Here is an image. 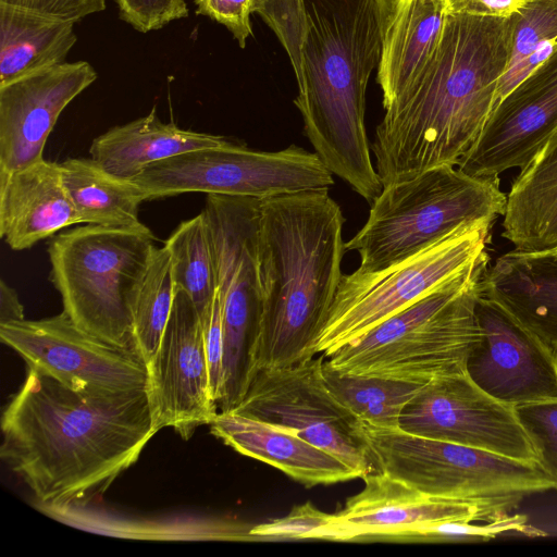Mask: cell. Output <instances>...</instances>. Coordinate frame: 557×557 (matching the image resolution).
<instances>
[{"label":"cell","mask_w":557,"mask_h":557,"mask_svg":"<svg viewBox=\"0 0 557 557\" xmlns=\"http://www.w3.org/2000/svg\"><path fill=\"white\" fill-rule=\"evenodd\" d=\"M391 0H265L257 12L294 69V103L314 152L372 203L383 189L372 163L366 91L381 58Z\"/></svg>","instance_id":"1"},{"label":"cell","mask_w":557,"mask_h":557,"mask_svg":"<svg viewBox=\"0 0 557 557\" xmlns=\"http://www.w3.org/2000/svg\"><path fill=\"white\" fill-rule=\"evenodd\" d=\"M1 430V459L51 509L104 491L158 433L147 391L86 394L32 369Z\"/></svg>","instance_id":"2"},{"label":"cell","mask_w":557,"mask_h":557,"mask_svg":"<svg viewBox=\"0 0 557 557\" xmlns=\"http://www.w3.org/2000/svg\"><path fill=\"white\" fill-rule=\"evenodd\" d=\"M508 17L447 14L419 74L384 108L371 151L383 187L457 166L495 108L511 50Z\"/></svg>","instance_id":"3"},{"label":"cell","mask_w":557,"mask_h":557,"mask_svg":"<svg viewBox=\"0 0 557 557\" xmlns=\"http://www.w3.org/2000/svg\"><path fill=\"white\" fill-rule=\"evenodd\" d=\"M344 223L342 209L329 190L260 200L262 317L253 372L314 357L313 343L344 275Z\"/></svg>","instance_id":"4"},{"label":"cell","mask_w":557,"mask_h":557,"mask_svg":"<svg viewBox=\"0 0 557 557\" xmlns=\"http://www.w3.org/2000/svg\"><path fill=\"white\" fill-rule=\"evenodd\" d=\"M488 265L485 251L463 271L323 356L342 373L420 385L466 373L468 356L480 338L475 302Z\"/></svg>","instance_id":"5"},{"label":"cell","mask_w":557,"mask_h":557,"mask_svg":"<svg viewBox=\"0 0 557 557\" xmlns=\"http://www.w3.org/2000/svg\"><path fill=\"white\" fill-rule=\"evenodd\" d=\"M507 194L498 176L471 175L455 165L430 169L383 187L358 233L345 243L360 257L355 270H387L424 250L458 227L504 216Z\"/></svg>","instance_id":"6"},{"label":"cell","mask_w":557,"mask_h":557,"mask_svg":"<svg viewBox=\"0 0 557 557\" xmlns=\"http://www.w3.org/2000/svg\"><path fill=\"white\" fill-rule=\"evenodd\" d=\"M154 239L145 224H86L51 240V281L62 297L63 311L76 325L110 344L136 349L132 304Z\"/></svg>","instance_id":"7"},{"label":"cell","mask_w":557,"mask_h":557,"mask_svg":"<svg viewBox=\"0 0 557 557\" xmlns=\"http://www.w3.org/2000/svg\"><path fill=\"white\" fill-rule=\"evenodd\" d=\"M374 471L428 495L481 499L554 488L537 462L457 443L362 424Z\"/></svg>","instance_id":"8"},{"label":"cell","mask_w":557,"mask_h":557,"mask_svg":"<svg viewBox=\"0 0 557 557\" xmlns=\"http://www.w3.org/2000/svg\"><path fill=\"white\" fill-rule=\"evenodd\" d=\"M131 181L146 200L196 191L262 200L334 185L333 174L315 152L296 145L260 151L228 139L153 163Z\"/></svg>","instance_id":"9"},{"label":"cell","mask_w":557,"mask_h":557,"mask_svg":"<svg viewBox=\"0 0 557 557\" xmlns=\"http://www.w3.org/2000/svg\"><path fill=\"white\" fill-rule=\"evenodd\" d=\"M493 223L466 224L407 260L381 272L343 275L327 319L312 346L327 355L363 335L486 250Z\"/></svg>","instance_id":"10"},{"label":"cell","mask_w":557,"mask_h":557,"mask_svg":"<svg viewBox=\"0 0 557 557\" xmlns=\"http://www.w3.org/2000/svg\"><path fill=\"white\" fill-rule=\"evenodd\" d=\"M323 358L255 371L233 411L296 432L362 478L374 471L362 424L325 385Z\"/></svg>","instance_id":"11"},{"label":"cell","mask_w":557,"mask_h":557,"mask_svg":"<svg viewBox=\"0 0 557 557\" xmlns=\"http://www.w3.org/2000/svg\"><path fill=\"white\" fill-rule=\"evenodd\" d=\"M0 338L28 369L75 391H147L148 369L136 349L110 344L84 331L64 311L46 319L0 324Z\"/></svg>","instance_id":"12"},{"label":"cell","mask_w":557,"mask_h":557,"mask_svg":"<svg viewBox=\"0 0 557 557\" xmlns=\"http://www.w3.org/2000/svg\"><path fill=\"white\" fill-rule=\"evenodd\" d=\"M364 487L331 513L311 540H414L426 527L446 521L490 522L518 506L524 496L481 499L428 495L380 471L361 478Z\"/></svg>","instance_id":"13"},{"label":"cell","mask_w":557,"mask_h":557,"mask_svg":"<svg viewBox=\"0 0 557 557\" xmlns=\"http://www.w3.org/2000/svg\"><path fill=\"white\" fill-rule=\"evenodd\" d=\"M398 428L413 435L537 462L513 407L486 394L467 373L440 376L421 385L403 408Z\"/></svg>","instance_id":"14"},{"label":"cell","mask_w":557,"mask_h":557,"mask_svg":"<svg viewBox=\"0 0 557 557\" xmlns=\"http://www.w3.org/2000/svg\"><path fill=\"white\" fill-rule=\"evenodd\" d=\"M202 214L215 264L223 339L232 348L245 349L257 342L262 317L260 200L208 195Z\"/></svg>","instance_id":"15"},{"label":"cell","mask_w":557,"mask_h":557,"mask_svg":"<svg viewBox=\"0 0 557 557\" xmlns=\"http://www.w3.org/2000/svg\"><path fill=\"white\" fill-rule=\"evenodd\" d=\"M147 395L156 430L172 428L184 440L219 412L211 395L200 317L183 289H176L159 349L148 366Z\"/></svg>","instance_id":"16"},{"label":"cell","mask_w":557,"mask_h":557,"mask_svg":"<svg viewBox=\"0 0 557 557\" xmlns=\"http://www.w3.org/2000/svg\"><path fill=\"white\" fill-rule=\"evenodd\" d=\"M475 317L480 338L466 364L472 382L511 407L557 398V358L549 349L481 289Z\"/></svg>","instance_id":"17"},{"label":"cell","mask_w":557,"mask_h":557,"mask_svg":"<svg viewBox=\"0 0 557 557\" xmlns=\"http://www.w3.org/2000/svg\"><path fill=\"white\" fill-rule=\"evenodd\" d=\"M557 128V45L493 110L457 168L475 176L522 169Z\"/></svg>","instance_id":"18"},{"label":"cell","mask_w":557,"mask_h":557,"mask_svg":"<svg viewBox=\"0 0 557 557\" xmlns=\"http://www.w3.org/2000/svg\"><path fill=\"white\" fill-rule=\"evenodd\" d=\"M97 78L87 61L64 62L0 86V171L44 159L64 108Z\"/></svg>","instance_id":"19"},{"label":"cell","mask_w":557,"mask_h":557,"mask_svg":"<svg viewBox=\"0 0 557 557\" xmlns=\"http://www.w3.org/2000/svg\"><path fill=\"white\" fill-rule=\"evenodd\" d=\"M78 223L60 163L42 159L15 171H0V235L13 250L30 248Z\"/></svg>","instance_id":"20"},{"label":"cell","mask_w":557,"mask_h":557,"mask_svg":"<svg viewBox=\"0 0 557 557\" xmlns=\"http://www.w3.org/2000/svg\"><path fill=\"white\" fill-rule=\"evenodd\" d=\"M209 425L215 437L237 453L271 465L308 487L358 478L339 458L292 430L234 411L218 412Z\"/></svg>","instance_id":"21"},{"label":"cell","mask_w":557,"mask_h":557,"mask_svg":"<svg viewBox=\"0 0 557 557\" xmlns=\"http://www.w3.org/2000/svg\"><path fill=\"white\" fill-rule=\"evenodd\" d=\"M481 292L507 309L557 358V256L508 251L488 265Z\"/></svg>","instance_id":"22"},{"label":"cell","mask_w":557,"mask_h":557,"mask_svg":"<svg viewBox=\"0 0 557 557\" xmlns=\"http://www.w3.org/2000/svg\"><path fill=\"white\" fill-rule=\"evenodd\" d=\"M502 236L517 250L550 251L557 246V128L512 182Z\"/></svg>","instance_id":"23"},{"label":"cell","mask_w":557,"mask_h":557,"mask_svg":"<svg viewBox=\"0 0 557 557\" xmlns=\"http://www.w3.org/2000/svg\"><path fill=\"white\" fill-rule=\"evenodd\" d=\"M227 139L223 136L163 123L152 110L146 116L114 126L96 137L89 152L102 169L131 181L153 163L189 150L220 146Z\"/></svg>","instance_id":"24"},{"label":"cell","mask_w":557,"mask_h":557,"mask_svg":"<svg viewBox=\"0 0 557 557\" xmlns=\"http://www.w3.org/2000/svg\"><path fill=\"white\" fill-rule=\"evenodd\" d=\"M446 15L444 1L391 0L376 79L383 107L424 66L438 41Z\"/></svg>","instance_id":"25"},{"label":"cell","mask_w":557,"mask_h":557,"mask_svg":"<svg viewBox=\"0 0 557 557\" xmlns=\"http://www.w3.org/2000/svg\"><path fill=\"white\" fill-rule=\"evenodd\" d=\"M75 22L0 2V86L65 62Z\"/></svg>","instance_id":"26"},{"label":"cell","mask_w":557,"mask_h":557,"mask_svg":"<svg viewBox=\"0 0 557 557\" xmlns=\"http://www.w3.org/2000/svg\"><path fill=\"white\" fill-rule=\"evenodd\" d=\"M60 168L79 223L106 227L143 225L138 209L146 199L135 183L109 173L91 158H71Z\"/></svg>","instance_id":"27"},{"label":"cell","mask_w":557,"mask_h":557,"mask_svg":"<svg viewBox=\"0 0 557 557\" xmlns=\"http://www.w3.org/2000/svg\"><path fill=\"white\" fill-rule=\"evenodd\" d=\"M322 375L334 397L363 425L381 429L398 428L405 405L420 384L377 376L342 373L323 358Z\"/></svg>","instance_id":"28"},{"label":"cell","mask_w":557,"mask_h":557,"mask_svg":"<svg viewBox=\"0 0 557 557\" xmlns=\"http://www.w3.org/2000/svg\"><path fill=\"white\" fill-rule=\"evenodd\" d=\"M164 246L171 256L175 289L191 298L200 321L209 315L218 293L212 245L202 212L182 222Z\"/></svg>","instance_id":"29"},{"label":"cell","mask_w":557,"mask_h":557,"mask_svg":"<svg viewBox=\"0 0 557 557\" xmlns=\"http://www.w3.org/2000/svg\"><path fill=\"white\" fill-rule=\"evenodd\" d=\"M175 293L170 252L154 246L131 310L134 345L147 369L159 349Z\"/></svg>","instance_id":"30"},{"label":"cell","mask_w":557,"mask_h":557,"mask_svg":"<svg viewBox=\"0 0 557 557\" xmlns=\"http://www.w3.org/2000/svg\"><path fill=\"white\" fill-rule=\"evenodd\" d=\"M510 18L511 50L507 69L557 45V0H529Z\"/></svg>","instance_id":"31"},{"label":"cell","mask_w":557,"mask_h":557,"mask_svg":"<svg viewBox=\"0 0 557 557\" xmlns=\"http://www.w3.org/2000/svg\"><path fill=\"white\" fill-rule=\"evenodd\" d=\"M527 537L545 536L542 530L528 524L522 515H507L499 519L474 524L470 521H446L420 530L416 540L434 542H485L503 535Z\"/></svg>","instance_id":"32"},{"label":"cell","mask_w":557,"mask_h":557,"mask_svg":"<svg viewBox=\"0 0 557 557\" xmlns=\"http://www.w3.org/2000/svg\"><path fill=\"white\" fill-rule=\"evenodd\" d=\"M515 413L557 490V398L517 405Z\"/></svg>","instance_id":"33"},{"label":"cell","mask_w":557,"mask_h":557,"mask_svg":"<svg viewBox=\"0 0 557 557\" xmlns=\"http://www.w3.org/2000/svg\"><path fill=\"white\" fill-rule=\"evenodd\" d=\"M120 18L140 33L188 16L186 0H116Z\"/></svg>","instance_id":"34"},{"label":"cell","mask_w":557,"mask_h":557,"mask_svg":"<svg viewBox=\"0 0 557 557\" xmlns=\"http://www.w3.org/2000/svg\"><path fill=\"white\" fill-rule=\"evenodd\" d=\"M331 513L323 512L310 503L296 506L286 517L261 523L249 530L252 539L309 540L314 531L326 524Z\"/></svg>","instance_id":"35"},{"label":"cell","mask_w":557,"mask_h":557,"mask_svg":"<svg viewBox=\"0 0 557 557\" xmlns=\"http://www.w3.org/2000/svg\"><path fill=\"white\" fill-rule=\"evenodd\" d=\"M196 13L210 17L224 25L237 40L240 48L246 47L252 35L250 15L258 12L265 0H193Z\"/></svg>","instance_id":"36"},{"label":"cell","mask_w":557,"mask_h":557,"mask_svg":"<svg viewBox=\"0 0 557 557\" xmlns=\"http://www.w3.org/2000/svg\"><path fill=\"white\" fill-rule=\"evenodd\" d=\"M201 325L211 395L218 407L223 382V332L221 305L218 293L212 304L211 311L206 320L201 322Z\"/></svg>","instance_id":"37"},{"label":"cell","mask_w":557,"mask_h":557,"mask_svg":"<svg viewBox=\"0 0 557 557\" xmlns=\"http://www.w3.org/2000/svg\"><path fill=\"white\" fill-rule=\"evenodd\" d=\"M107 0H0L44 15L78 22L107 7Z\"/></svg>","instance_id":"38"},{"label":"cell","mask_w":557,"mask_h":557,"mask_svg":"<svg viewBox=\"0 0 557 557\" xmlns=\"http://www.w3.org/2000/svg\"><path fill=\"white\" fill-rule=\"evenodd\" d=\"M529 0H444L447 14L508 17Z\"/></svg>","instance_id":"39"},{"label":"cell","mask_w":557,"mask_h":557,"mask_svg":"<svg viewBox=\"0 0 557 557\" xmlns=\"http://www.w3.org/2000/svg\"><path fill=\"white\" fill-rule=\"evenodd\" d=\"M25 320L24 308L16 292L3 280L0 282V324Z\"/></svg>","instance_id":"40"},{"label":"cell","mask_w":557,"mask_h":557,"mask_svg":"<svg viewBox=\"0 0 557 557\" xmlns=\"http://www.w3.org/2000/svg\"><path fill=\"white\" fill-rule=\"evenodd\" d=\"M550 252L557 256V246L553 250H550Z\"/></svg>","instance_id":"41"},{"label":"cell","mask_w":557,"mask_h":557,"mask_svg":"<svg viewBox=\"0 0 557 557\" xmlns=\"http://www.w3.org/2000/svg\"><path fill=\"white\" fill-rule=\"evenodd\" d=\"M431 1H444V0H431Z\"/></svg>","instance_id":"42"}]
</instances>
